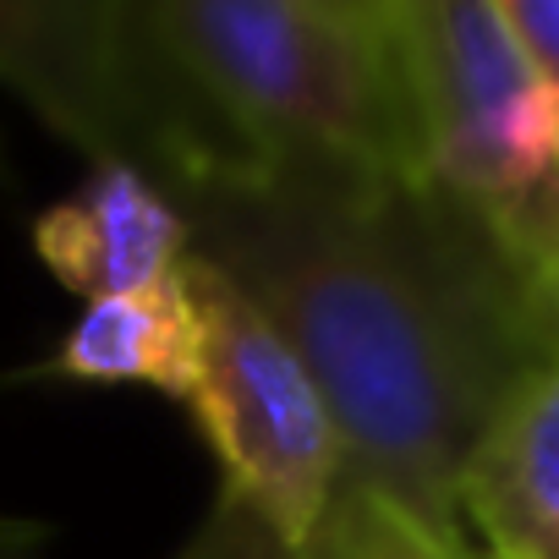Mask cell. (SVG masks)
Listing matches in <instances>:
<instances>
[{"label": "cell", "mask_w": 559, "mask_h": 559, "mask_svg": "<svg viewBox=\"0 0 559 559\" xmlns=\"http://www.w3.org/2000/svg\"><path fill=\"white\" fill-rule=\"evenodd\" d=\"M192 252L286 335L346 433V483L477 554L466 472L559 362V292L428 176L192 143L159 170Z\"/></svg>", "instance_id": "cell-1"}, {"label": "cell", "mask_w": 559, "mask_h": 559, "mask_svg": "<svg viewBox=\"0 0 559 559\" xmlns=\"http://www.w3.org/2000/svg\"><path fill=\"white\" fill-rule=\"evenodd\" d=\"M138 17L219 148L423 176L390 0H159Z\"/></svg>", "instance_id": "cell-2"}, {"label": "cell", "mask_w": 559, "mask_h": 559, "mask_svg": "<svg viewBox=\"0 0 559 559\" xmlns=\"http://www.w3.org/2000/svg\"><path fill=\"white\" fill-rule=\"evenodd\" d=\"M423 176L515 258L559 269V94L510 39L499 0H390Z\"/></svg>", "instance_id": "cell-3"}, {"label": "cell", "mask_w": 559, "mask_h": 559, "mask_svg": "<svg viewBox=\"0 0 559 559\" xmlns=\"http://www.w3.org/2000/svg\"><path fill=\"white\" fill-rule=\"evenodd\" d=\"M187 286L203 308V368L187 412L219 461V499L286 554H308L346 483V433L286 335L198 252Z\"/></svg>", "instance_id": "cell-4"}, {"label": "cell", "mask_w": 559, "mask_h": 559, "mask_svg": "<svg viewBox=\"0 0 559 559\" xmlns=\"http://www.w3.org/2000/svg\"><path fill=\"white\" fill-rule=\"evenodd\" d=\"M0 88L88 165L159 170L214 143L165 78L127 0H0Z\"/></svg>", "instance_id": "cell-5"}, {"label": "cell", "mask_w": 559, "mask_h": 559, "mask_svg": "<svg viewBox=\"0 0 559 559\" xmlns=\"http://www.w3.org/2000/svg\"><path fill=\"white\" fill-rule=\"evenodd\" d=\"M34 252L83 302L132 297L181 274L192 258L176 198L138 165H88V176L34 214Z\"/></svg>", "instance_id": "cell-6"}, {"label": "cell", "mask_w": 559, "mask_h": 559, "mask_svg": "<svg viewBox=\"0 0 559 559\" xmlns=\"http://www.w3.org/2000/svg\"><path fill=\"white\" fill-rule=\"evenodd\" d=\"M466 526L483 559H559V362L483 439L466 472Z\"/></svg>", "instance_id": "cell-7"}, {"label": "cell", "mask_w": 559, "mask_h": 559, "mask_svg": "<svg viewBox=\"0 0 559 559\" xmlns=\"http://www.w3.org/2000/svg\"><path fill=\"white\" fill-rule=\"evenodd\" d=\"M198 368H203V308L187 286V263L165 286L88 302L50 357L56 379L143 384L181 406L198 384Z\"/></svg>", "instance_id": "cell-8"}, {"label": "cell", "mask_w": 559, "mask_h": 559, "mask_svg": "<svg viewBox=\"0 0 559 559\" xmlns=\"http://www.w3.org/2000/svg\"><path fill=\"white\" fill-rule=\"evenodd\" d=\"M181 559H384L379 543H373V526H368V510L362 499L341 483V499L324 521V532L313 537L308 554H286L263 526H252L236 504H214V515L203 521V532L181 548Z\"/></svg>", "instance_id": "cell-9"}, {"label": "cell", "mask_w": 559, "mask_h": 559, "mask_svg": "<svg viewBox=\"0 0 559 559\" xmlns=\"http://www.w3.org/2000/svg\"><path fill=\"white\" fill-rule=\"evenodd\" d=\"M499 17L532 72L559 94V0H499Z\"/></svg>", "instance_id": "cell-10"}, {"label": "cell", "mask_w": 559, "mask_h": 559, "mask_svg": "<svg viewBox=\"0 0 559 559\" xmlns=\"http://www.w3.org/2000/svg\"><path fill=\"white\" fill-rule=\"evenodd\" d=\"M357 499H362V510H368V526H373V543H379V554L384 559H472V554H455V548H444L439 537H428L423 526H412L406 515H395L390 504H379L373 493H362L357 483H346Z\"/></svg>", "instance_id": "cell-11"}, {"label": "cell", "mask_w": 559, "mask_h": 559, "mask_svg": "<svg viewBox=\"0 0 559 559\" xmlns=\"http://www.w3.org/2000/svg\"><path fill=\"white\" fill-rule=\"evenodd\" d=\"M50 521L39 515H7L0 510V559H45L50 548Z\"/></svg>", "instance_id": "cell-12"}, {"label": "cell", "mask_w": 559, "mask_h": 559, "mask_svg": "<svg viewBox=\"0 0 559 559\" xmlns=\"http://www.w3.org/2000/svg\"><path fill=\"white\" fill-rule=\"evenodd\" d=\"M548 280H554V292H559V269H554V274H548Z\"/></svg>", "instance_id": "cell-13"}]
</instances>
